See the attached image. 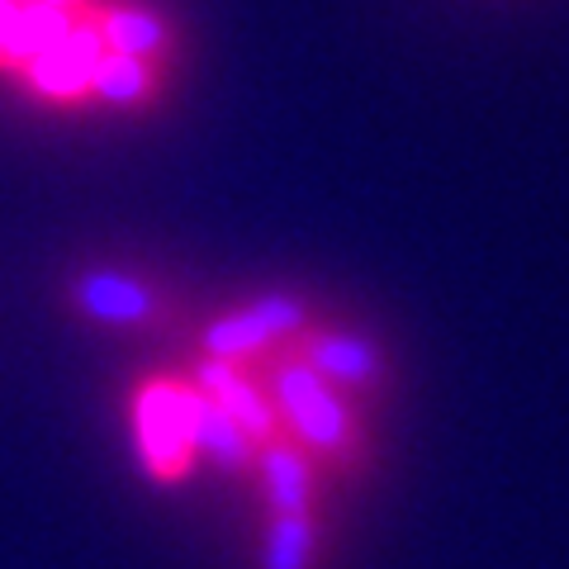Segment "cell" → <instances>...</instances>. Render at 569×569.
<instances>
[{
	"mask_svg": "<svg viewBox=\"0 0 569 569\" xmlns=\"http://www.w3.org/2000/svg\"><path fill=\"white\" fill-rule=\"evenodd\" d=\"M271 399L280 427H290V441H299L309 456L332 460V466H356L366 451V432L356 422V408L342 389H332L318 370H309L299 356L276 361L271 370Z\"/></svg>",
	"mask_w": 569,
	"mask_h": 569,
	"instance_id": "obj_1",
	"label": "cell"
},
{
	"mask_svg": "<svg viewBox=\"0 0 569 569\" xmlns=\"http://www.w3.org/2000/svg\"><path fill=\"white\" fill-rule=\"evenodd\" d=\"M186 380L157 376L138 389L133 399V432H138V456L152 479L176 485L194 466L190 447V413H186Z\"/></svg>",
	"mask_w": 569,
	"mask_h": 569,
	"instance_id": "obj_2",
	"label": "cell"
},
{
	"mask_svg": "<svg viewBox=\"0 0 569 569\" xmlns=\"http://www.w3.org/2000/svg\"><path fill=\"white\" fill-rule=\"evenodd\" d=\"M309 328V305L295 295H261L238 313H223L204 328V356L219 361H257L261 351H271L280 342H290Z\"/></svg>",
	"mask_w": 569,
	"mask_h": 569,
	"instance_id": "obj_3",
	"label": "cell"
},
{
	"mask_svg": "<svg viewBox=\"0 0 569 569\" xmlns=\"http://www.w3.org/2000/svg\"><path fill=\"white\" fill-rule=\"evenodd\" d=\"M295 356L309 370H318L332 389H342V395H370V389H385V380H389V356L376 337H366V332L305 328Z\"/></svg>",
	"mask_w": 569,
	"mask_h": 569,
	"instance_id": "obj_4",
	"label": "cell"
},
{
	"mask_svg": "<svg viewBox=\"0 0 569 569\" xmlns=\"http://www.w3.org/2000/svg\"><path fill=\"white\" fill-rule=\"evenodd\" d=\"M71 309L96 318L104 328H148L162 318L167 299L152 280H142L133 271H114V266H91L67 284Z\"/></svg>",
	"mask_w": 569,
	"mask_h": 569,
	"instance_id": "obj_5",
	"label": "cell"
},
{
	"mask_svg": "<svg viewBox=\"0 0 569 569\" xmlns=\"http://www.w3.org/2000/svg\"><path fill=\"white\" fill-rule=\"evenodd\" d=\"M190 385L204 389V395L219 403L223 413L257 441V447H266L271 437H280V413H276L271 389L247 376L242 361H219V356H204V361H194Z\"/></svg>",
	"mask_w": 569,
	"mask_h": 569,
	"instance_id": "obj_6",
	"label": "cell"
},
{
	"mask_svg": "<svg viewBox=\"0 0 569 569\" xmlns=\"http://www.w3.org/2000/svg\"><path fill=\"white\" fill-rule=\"evenodd\" d=\"M190 385V380H186ZM186 413H190V447L194 456H204L213 460L219 470L228 475H247V470H257V441L242 432V427L223 413L219 403H213L204 389H186Z\"/></svg>",
	"mask_w": 569,
	"mask_h": 569,
	"instance_id": "obj_7",
	"label": "cell"
},
{
	"mask_svg": "<svg viewBox=\"0 0 569 569\" xmlns=\"http://www.w3.org/2000/svg\"><path fill=\"white\" fill-rule=\"evenodd\" d=\"M257 475H261V493L271 512H313L318 475H313V456L299 441L271 437L257 451Z\"/></svg>",
	"mask_w": 569,
	"mask_h": 569,
	"instance_id": "obj_8",
	"label": "cell"
},
{
	"mask_svg": "<svg viewBox=\"0 0 569 569\" xmlns=\"http://www.w3.org/2000/svg\"><path fill=\"white\" fill-rule=\"evenodd\" d=\"M323 527L313 512H271L261 541V569H313Z\"/></svg>",
	"mask_w": 569,
	"mask_h": 569,
	"instance_id": "obj_9",
	"label": "cell"
},
{
	"mask_svg": "<svg viewBox=\"0 0 569 569\" xmlns=\"http://www.w3.org/2000/svg\"><path fill=\"white\" fill-rule=\"evenodd\" d=\"M43 6H77V0H43Z\"/></svg>",
	"mask_w": 569,
	"mask_h": 569,
	"instance_id": "obj_10",
	"label": "cell"
}]
</instances>
